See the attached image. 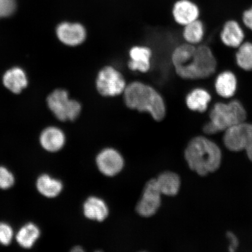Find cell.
Here are the masks:
<instances>
[{"label":"cell","mask_w":252,"mask_h":252,"mask_svg":"<svg viewBox=\"0 0 252 252\" xmlns=\"http://www.w3.org/2000/svg\"><path fill=\"white\" fill-rule=\"evenodd\" d=\"M123 95L125 105L128 109L148 113L157 122L165 118L167 110L164 98L150 85L132 81L127 84Z\"/></svg>","instance_id":"6da1fadb"},{"label":"cell","mask_w":252,"mask_h":252,"mask_svg":"<svg viewBox=\"0 0 252 252\" xmlns=\"http://www.w3.org/2000/svg\"><path fill=\"white\" fill-rule=\"evenodd\" d=\"M189 168L200 176L217 171L221 162L220 148L213 141L204 136L191 140L185 153Z\"/></svg>","instance_id":"7a4b0ae2"},{"label":"cell","mask_w":252,"mask_h":252,"mask_svg":"<svg viewBox=\"0 0 252 252\" xmlns=\"http://www.w3.org/2000/svg\"><path fill=\"white\" fill-rule=\"evenodd\" d=\"M175 73L183 80L198 81L214 78L217 62L212 49L204 43L196 46L193 56L187 63L173 68Z\"/></svg>","instance_id":"3957f363"},{"label":"cell","mask_w":252,"mask_h":252,"mask_svg":"<svg viewBox=\"0 0 252 252\" xmlns=\"http://www.w3.org/2000/svg\"><path fill=\"white\" fill-rule=\"evenodd\" d=\"M208 118L219 131L224 132L233 126L247 121L248 113L244 104L235 97L213 101L207 112Z\"/></svg>","instance_id":"277c9868"},{"label":"cell","mask_w":252,"mask_h":252,"mask_svg":"<svg viewBox=\"0 0 252 252\" xmlns=\"http://www.w3.org/2000/svg\"><path fill=\"white\" fill-rule=\"evenodd\" d=\"M47 102L49 109L60 121H74L81 114V103L69 98L68 93L64 90H55L47 97Z\"/></svg>","instance_id":"5b68a950"},{"label":"cell","mask_w":252,"mask_h":252,"mask_svg":"<svg viewBox=\"0 0 252 252\" xmlns=\"http://www.w3.org/2000/svg\"><path fill=\"white\" fill-rule=\"evenodd\" d=\"M127 83L124 75L112 65L104 66L95 79V88L100 96L116 97L124 94Z\"/></svg>","instance_id":"8992f818"},{"label":"cell","mask_w":252,"mask_h":252,"mask_svg":"<svg viewBox=\"0 0 252 252\" xmlns=\"http://www.w3.org/2000/svg\"><path fill=\"white\" fill-rule=\"evenodd\" d=\"M161 194L158 187L156 179L148 182L142 197L137 205L136 210L138 214L144 217L154 215L161 203Z\"/></svg>","instance_id":"52a82bcc"},{"label":"cell","mask_w":252,"mask_h":252,"mask_svg":"<svg viewBox=\"0 0 252 252\" xmlns=\"http://www.w3.org/2000/svg\"><path fill=\"white\" fill-rule=\"evenodd\" d=\"M214 92L220 99L234 97L238 88V79L234 71L224 70L218 72L214 79Z\"/></svg>","instance_id":"ba28073f"},{"label":"cell","mask_w":252,"mask_h":252,"mask_svg":"<svg viewBox=\"0 0 252 252\" xmlns=\"http://www.w3.org/2000/svg\"><path fill=\"white\" fill-rule=\"evenodd\" d=\"M245 28L238 20L229 19L223 23L220 32V39L223 45L236 49L244 42Z\"/></svg>","instance_id":"9c48e42d"},{"label":"cell","mask_w":252,"mask_h":252,"mask_svg":"<svg viewBox=\"0 0 252 252\" xmlns=\"http://www.w3.org/2000/svg\"><path fill=\"white\" fill-rule=\"evenodd\" d=\"M56 33L61 42L72 47L81 45L86 40L87 37V32L84 25L67 22L59 25Z\"/></svg>","instance_id":"30bf717a"},{"label":"cell","mask_w":252,"mask_h":252,"mask_svg":"<svg viewBox=\"0 0 252 252\" xmlns=\"http://www.w3.org/2000/svg\"><path fill=\"white\" fill-rule=\"evenodd\" d=\"M100 172L107 176H115L124 168V160L118 151L113 149L103 150L96 159Z\"/></svg>","instance_id":"8fae6325"},{"label":"cell","mask_w":252,"mask_h":252,"mask_svg":"<svg viewBox=\"0 0 252 252\" xmlns=\"http://www.w3.org/2000/svg\"><path fill=\"white\" fill-rule=\"evenodd\" d=\"M39 143L45 152L55 154L64 147L66 136L61 128L55 126H49L41 131Z\"/></svg>","instance_id":"7c38bea8"},{"label":"cell","mask_w":252,"mask_h":252,"mask_svg":"<svg viewBox=\"0 0 252 252\" xmlns=\"http://www.w3.org/2000/svg\"><path fill=\"white\" fill-rule=\"evenodd\" d=\"M185 104L190 111L206 113L213 101V96L210 91L203 87H196L189 91L185 96Z\"/></svg>","instance_id":"4fadbf2b"},{"label":"cell","mask_w":252,"mask_h":252,"mask_svg":"<svg viewBox=\"0 0 252 252\" xmlns=\"http://www.w3.org/2000/svg\"><path fill=\"white\" fill-rule=\"evenodd\" d=\"M172 16L176 24L184 27L200 19L201 11L196 3L190 0H179L173 5Z\"/></svg>","instance_id":"5bb4252c"},{"label":"cell","mask_w":252,"mask_h":252,"mask_svg":"<svg viewBox=\"0 0 252 252\" xmlns=\"http://www.w3.org/2000/svg\"><path fill=\"white\" fill-rule=\"evenodd\" d=\"M153 53L150 47L134 46L128 52L129 60L127 67L133 71H139L141 73L149 72L151 66V58Z\"/></svg>","instance_id":"9a60e30c"},{"label":"cell","mask_w":252,"mask_h":252,"mask_svg":"<svg viewBox=\"0 0 252 252\" xmlns=\"http://www.w3.org/2000/svg\"><path fill=\"white\" fill-rule=\"evenodd\" d=\"M41 229L32 221L22 225L15 232L14 243L23 250H33L41 236Z\"/></svg>","instance_id":"2e32d148"},{"label":"cell","mask_w":252,"mask_h":252,"mask_svg":"<svg viewBox=\"0 0 252 252\" xmlns=\"http://www.w3.org/2000/svg\"><path fill=\"white\" fill-rule=\"evenodd\" d=\"M35 187L41 196L47 199L53 200L61 194L64 185L61 179L49 173H43L37 176Z\"/></svg>","instance_id":"e0dca14e"},{"label":"cell","mask_w":252,"mask_h":252,"mask_svg":"<svg viewBox=\"0 0 252 252\" xmlns=\"http://www.w3.org/2000/svg\"><path fill=\"white\" fill-rule=\"evenodd\" d=\"M84 216L87 219L101 222L108 216L109 210L105 201L99 197H90L83 206Z\"/></svg>","instance_id":"ac0fdd59"},{"label":"cell","mask_w":252,"mask_h":252,"mask_svg":"<svg viewBox=\"0 0 252 252\" xmlns=\"http://www.w3.org/2000/svg\"><path fill=\"white\" fill-rule=\"evenodd\" d=\"M183 27L182 36L185 42L194 46L203 42L206 35V27L201 19H198Z\"/></svg>","instance_id":"d6986e66"},{"label":"cell","mask_w":252,"mask_h":252,"mask_svg":"<svg viewBox=\"0 0 252 252\" xmlns=\"http://www.w3.org/2000/svg\"><path fill=\"white\" fill-rule=\"evenodd\" d=\"M4 86L14 94H20L28 86V79L23 70L14 67L5 72L3 77Z\"/></svg>","instance_id":"ffe728a7"},{"label":"cell","mask_w":252,"mask_h":252,"mask_svg":"<svg viewBox=\"0 0 252 252\" xmlns=\"http://www.w3.org/2000/svg\"><path fill=\"white\" fill-rule=\"evenodd\" d=\"M157 184L162 194L173 196L177 194L181 187V180L175 173L165 172L156 179Z\"/></svg>","instance_id":"44dd1931"},{"label":"cell","mask_w":252,"mask_h":252,"mask_svg":"<svg viewBox=\"0 0 252 252\" xmlns=\"http://www.w3.org/2000/svg\"><path fill=\"white\" fill-rule=\"evenodd\" d=\"M235 61L241 70L252 72V42L245 40L242 45L235 49Z\"/></svg>","instance_id":"7402d4cb"},{"label":"cell","mask_w":252,"mask_h":252,"mask_svg":"<svg viewBox=\"0 0 252 252\" xmlns=\"http://www.w3.org/2000/svg\"><path fill=\"white\" fill-rule=\"evenodd\" d=\"M15 231L10 223L0 220V247H8L13 245Z\"/></svg>","instance_id":"603a6c76"},{"label":"cell","mask_w":252,"mask_h":252,"mask_svg":"<svg viewBox=\"0 0 252 252\" xmlns=\"http://www.w3.org/2000/svg\"><path fill=\"white\" fill-rule=\"evenodd\" d=\"M16 179L8 167L0 165V191H7L14 187Z\"/></svg>","instance_id":"cb8c5ba5"},{"label":"cell","mask_w":252,"mask_h":252,"mask_svg":"<svg viewBox=\"0 0 252 252\" xmlns=\"http://www.w3.org/2000/svg\"><path fill=\"white\" fill-rule=\"evenodd\" d=\"M16 8L15 0H0V18L9 17Z\"/></svg>","instance_id":"d4e9b609"},{"label":"cell","mask_w":252,"mask_h":252,"mask_svg":"<svg viewBox=\"0 0 252 252\" xmlns=\"http://www.w3.org/2000/svg\"><path fill=\"white\" fill-rule=\"evenodd\" d=\"M241 24L245 29L252 32V6L242 12Z\"/></svg>","instance_id":"484cf974"},{"label":"cell","mask_w":252,"mask_h":252,"mask_svg":"<svg viewBox=\"0 0 252 252\" xmlns=\"http://www.w3.org/2000/svg\"><path fill=\"white\" fill-rule=\"evenodd\" d=\"M247 156L252 161V122H249L248 134L245 150Z\"/></svg>","instance_id":"4316f807"},{"label":"cell","mask_w":252,"mask_h":252,"mask_svg":"<svg viewBox=\"0 0 252 252\" xmlns=\"http://www.w3.org/2000/svg\"><path fill=\"white\" fill-rule=\"evenodd\" d=\"M227 237L229 239L230 245H229V251L235 252L238 247L239 241L236 236L233 234L232 232H229L227 233Z\"/></svg>","instance_id":"83f0119b"},{"label":"cell","mask_w":252,"mask_h":252,"mask_svg":"<svg viewBox=\"0 0 252 252\" xmlns=\"http://www.w3.org/2000/svg\"><path fill=\"white\" fill-rule=\"evenodd\" d=\"M72 252H84L83 248L80 247V246H75V247L72 248L71 250Z\"/></svg>","instance_id":"f1b7e54d"}]
</instances>
